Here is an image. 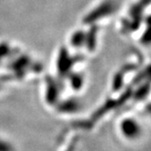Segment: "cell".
<instances>
[{
    "label": "cell",
    "instance_id": "obj_1",
    "mask_svg": "<svg viewBox=\"0 0 151 151\" xmlns=\"http://www.w3.org/2000/svg\"><path fill=\"white\" fill-rule=\"evenodd\" d=\"M120 130L127 138H137L140 134L141 128L137 121L133 118H126L120 124Z\"/></svg>",
    "mask_w": 151,
    "mask_h": 151
}]
</instances>
